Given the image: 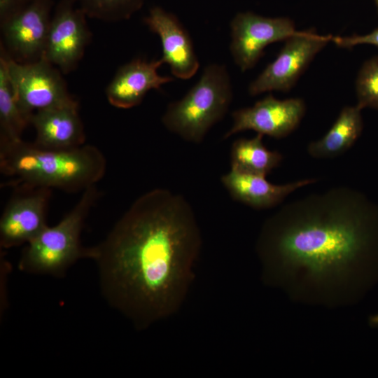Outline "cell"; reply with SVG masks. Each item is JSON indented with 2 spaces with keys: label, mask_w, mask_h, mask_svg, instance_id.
I'll list each match as a JSON object with an SVG mask.
<instances>
[{
  "label": "cell",
  "mask_w": 378,
  "mask_h": 378,
  "mask_svg": "<svg viewBox=\"0 0 378 378\" xmlns=\"http://www.w3.org/2000/svg\"><path fill=\"white\" fill-rule=\"evenodd\" d=\"M262 283L297 304H357L378 285V206L340 186L281 207L255 244Z\"/></svg>",
  "instance_id": "1"
},
{
  "label": "cell",
  "mask_w": 378,
  "mask_h": 378,
  "mask_svg": "<svg viewBox=\"0 0 378 378\" xmlns=\"http://www.w3.org/2000/svg\"><path fill=\"white\" fill-rule=\"evenodd\" d=\"M201 248L188 202L156 188L139 197L106 237L90 247V258L104 299L141 330L181 308Z\"/></svg>",
  "instance_id": "2"
},
{
  "label": "cell",
  "mask_w": 378,
  "mask_h": 378,
  "mask_svg": "<svg viewBox=\"0 0 378 378\" xmlns=\"http://www.w3.org/2000/svg\"><path fill=\"white\" fill-rule=\"evenodd\" d=\"M106 160L91 144L66 149L42 148L22 139L0 141V171L6 186L84 191L104 176Z\"/></svg>",
  "instance_id": "3"
},
{
  "label": "cell",
  "mask_w": 378,
  "mask_h": 378,
  "mask_svg": "<svg viewBox=\"0 0 378 378\" xmlns=\"http://www.w3.org/2000/svg\"><path fill=\"white\" fill-rule=\"evenodd\" d=\"M99 192L96 186L84 191L79 200L56 225H48L25 244L18 262L21 272L55 277L82 258H90V248L81 244L85 221Z\"/></svg>",
  "instance_id": "4"
},
{
  "label": "cell",
  "mask_w": 378,
  "mask_h": 378,
  "mask_svg": "<svg viewBox=\"0 0 378 378\" xmlns=\"http://www.w3.org/2000/svg\"><path fill=\"white\" fill-rule=\"evenodd\" d=\"M232 100L231 80L225 65H207L199 80L181 99L170 103L162 117L167 130L199 144L225 115Z\"/></svg>",
  "instance_id": "5"
},
{
  "label": "cell",
  "mask_w": 378,
  "mask_h": 378,
  "mask_svg": "<svg viewBox=\"0 0 378 378\" xmlns=\"http://www.w3.org/2000/svg\"><path fill=\"white\" fill-rule=\"evenodd\" d=\"M6 56L16 98L27 114L31 116L38 110L76 100L67 89L63 74L43 57L33 62L20 63Z\"/></svg>",
  "instance_id": "6"
},
{
  "label": "cell",
  "mask_w": 378,
  "mask_h": 378,
  "mask_svg": "<svg viewBox=\"0 0 378 378\" xmlns=\"http://www.w3.org/2000/svg\"><path fill=\"white\" fill-rule=\"evenodd\" d=\"M332 38L330 35H318L312 30L297 31L285 40L276 59L251 83L249 94L255 96L273 90L289 91Z\"/></svg>",
  "instance_id": "7"
},
{
  "label": "cell",
  "mask_w": 378,
  "mask_h": 378,
  "mask_svg": "<svg viewBox=\"0 0 378 378\" xmlns=\"http://www.w3.org/2000/svg\"><path fill=\"white\" fill-rule=\"evenodd\" d=\"M52 0H29L1 21V46L12 59L20 63L43 57L52 16Z\"/></svg>",
  "instance_id": "8"
},
{
  "label": "cell",
  "mask_w": 378,
  "mask_h": 378,
  "mask_svg": "<svg viewBox=\"0 0 378 378\" xmlns=\"http://www.w3.org/2000/svg\"><path fill=\"white\" fill-rule=\"evenodd\" d=\"M0 218V246L3 249L27 244L47 225L52 189L19 186Z\"/></svg>",
  "instance_id": "9"
},
{
  "label": "cell",
  "mask_w": 378,
  "mask_h": 378,
  "mask_svg": "<svg viewBox=\"0 0 378 378\" xmlns=\"http://www.w3.org/2000/svg\"><path fill=\"white\" fill-rule=\"evenodd\" d=\"M75 0H62L52 16L43 57L63 74L74 71L91 38L86 15Z\"/></svg>",
  "instance_id": "10"
},
{
  "label": "cell",
  "mask_w": 378,
  "mask_h": 378,
  "mask_svg": "<svg viewBox=\"0 0 378 378\" xmlns=\"http://www.w3.org/2000/svg\"><path fill=\"white\" fill-rule=\"evenodd\" d=\"M230 52L241 71L253 68L268 45L285 41L295 30L288 18H267L252 12L237 13L230 23Z\"/></svg>",
  "instance_id": "11"
},
{
  "label": "cell",
  "mask_w": 378,
  "mask_h": 378,
  "mask_svg": "<svg viewBox=\"0 0 378 378\" xmlns=\"http://www.w3.org/2000/svg\"><path fill=\"white\" fill-rule=\"evenodd\" d=\"M305 110L302 99L279 100L269 94L253 106L234 111L233 124L223 139L248 130L276 139L286 137L298 127Z\"/></svg>",
  "instance_id": "12"
},
{
  "label": "cell",
  "mask_w": 378,
  "mask_h": 378,
  "mask_svg": "<svg viewBox=\"0 0 378 378\" xmlns=\"http://www.w3.org/2000/svg\"><path fill=\"white\" fill-rule=\"evenodd\" d=\"M144 22L160 37L162 48L160 59L169 66L172 75L183 80L192 78L198 71L200 62L192 39L177 18L155 6Z\"/></svg>",
  "instance_id": "13"
},
{
  "label": "cell",
  "mask_w": 378,
  "mask_h": 378,
  "mask_svg": "<svg viewBox=\"0 0 378 378\" xmlns=\"http://www.w3.org/2000/svg\"><path fill=\"white\" fill-rule=\"evenodd\" d=\"M163 64L161 59L147 61L136 58L121 66L106 89L109 104L118 108H133L141 103L150 90H160L172 81L173 78L158 74V69Z\"/></svg>",
  "instance_id": "14"
},
{
  "label": "cell",
  "mask_w": 378,
  "mask_h": 378,
  "mask_svg": "<svg viewBox=\"0 0 378 378\" xmlns=\"http://www.w3.org/2000/svg\"><path fill=\"white\" fill-rule=\"evenodd\" d=\"M30 125L36 132L34 144L40 148L66 150L85 144L84 126L76 100L34 112Z\"/></svg>",
  "instance_id": "15"
},
{
  "label": "cell",
  "mask_w": 378,
  "mask_h": 378,
  "mask_svg": "<svg viewBox=\"0 0 378 378\" xmlns=\"http://www.w3.org/2000/svg\"><path fill=\"white\" fill-rule=\"evenodd\" d=\"M316 181V178H307L284 185H275L267 181L265 176L233 168L221 177L222 183L232 199L255 209L274 207L297 189Z\"/></svg>",
  "instance_id": "16"
},
{
  "label": "cell",
  "mask_w": 378,
  "mask_h": 378,
  "mask_svg": "<svg viewBox=\"0 0 378 378\" xmlns=\"http://www.w3.org/2000/svg\"><path fill=\"white\" fill-rule=\"evenodd\" d=\"M360 112L357 105L344 107L324 136L308 145L309 155L318 159L330 158L351 148L362 132L363 124Z\"/></svg>",
  "instance_id": "17"
},
{
  "label": "cell",
  "mask_w": 378,
  "mask_h": 378,
  "mask_svg": "<svg viewBox=\"0 0 378 378\" xmlns=\"http://www.w3.org/2000/svg\"><path fill=\"white\" fill-rule=\"evenodd\" d=\"M31 115L20 106L10 81L7 56L1 46L0 55V141L21 140L22 134L30 125Z\"/></svg>",
  "instance_id": "18"
},
{
  "label": "cell",
  "mask_w": 378,
  "mask_h": 378,
  "mask_svg": "<svg viewBox=\"0 0 378 378\" xmlns=\"http://www.w3.org/2000/svg\"><path fill=\"white\" fill-rule=\"evenodd\" d=\"M263 135L239 139L232 145L231 168L240 172L266 176L283 160L278 151L267 149L262 142Z\"/></svg>",
  "instance_id": "19"
},
{
  "label": "cell",
  "mask_w": 378,
  "mask_h": 378,
  "mask_svg": "<svg viewBox=\"0 0 378 378\" xmlns=\"http://www.w3.org/2000/svg\"><path fill=\"white\" fill-rule=\"evenodd\" d=\"M87 17L106 22L129 19L145 0H76Z\"/></svg>",
  "instance_id": "20"
},
{
  "label": "cell",
  "mask_w": 378,
  "mask_h": 378,
  "mask_svg": "<svg viewBox=\"0 0 378 378\" xmlns=\"http://www.w3.org/2000/svg\"><path fill=\"white\" fill-rule=\"evenodd\" d=\"M357 106L362 110L378 109V56L367 60L361 66L356 81Z\"/></svg>",
  "instance_id": "21"
},
{
  "label": "cell",
  "mask_w": 378,
  "mask_h": 378,
  "mask_svg": "<svg viewBox=\"0 0 378 378\" xmlns=\"http://www.w3.org/2000/svg\"><path fill=\"white\" fill-rule=\"evenodd\" d=\"M332 41L339 47L345 48H350L360 44H370L378 48V28L365 35L332 36Z\"/></svg>",
  "instance_id": "22"
},
{
  "label": "cell",
  "mask_w": 378,
  "mask_h": 378,
  "mask_svg": "<svg viewBox=\"0 0 378 378\" xmlns=\"http://www.w3.org/2000/svg\"><path fill=\"white\" fill-rule=\"evenodd\" d=\"M29 0H0V22L23 6Z\"/></svg>",
  "instance_id": "23"
},
{
  "label": "cell",
  "mask_w": 378,
  "mask_h": 378,
  "mask_svg": "<svg viewBox=\"0 0 378 378\" xmlns=\"http://www.w3.org/2000/svg\"><path fill=\"white\" fill-rule=\"evenodd\" d=\"M368 323L370 327L378 329V313L370 315L368 317Z\"/></svg>",
  "instance_id": "24"
},
{
  "label": "cell",
  "mask_w": 378,
  "mask_h": 378,
  "mask_svg": "<svg viewBox=\"0 0 378 378\" xmlns=\"http://www.w3.org/2000/svg\"><path fill=\"white\" fill-rule=\"evenodd\" d=\"M375 3H376L377 10H378V0H375Z\"/></svg>",
  "instance_id": "25"
}]
</instances>
